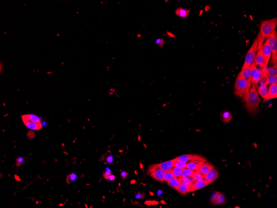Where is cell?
Returning <instances> with one entry per match:
<instances>
[{"instance_id":"cell-32","label":"cell","mask_w":277,"mask_h":208,"mask_svg":"<svg viewBox=\"0 0 277 208\" xmlns=\"http://www.w3.org/2000/svg\"><path fill=\"white\" fill-rule=\"evenodd\" d=\"M174 177V175H173V173H172V170L168 171V172H165V176H164V181L167 182V181H169L170 180H171Z\"/></svg>"},{"instance_id":"cell-13","label":"cell","mask_w":277,"mask_h":208,"mask_svg":"<svg viewBox=\"0 0 277 208\" xmlns=\"http://www.w3.org/2000/svg\"><path fill=\"white\" fill-rule=\"evenodd\" d=\"M277 84H275L271 85L269 88L268 94L266 98L263 100V102L277 98Z\"/></svg>"},{"instance_id":"cell-12","label":"cell","mask_w":277,"mask_h":208,"mask_svg":"<svg viewBox=\"0 0 277 208\" xmlns=\"http://www.w3.org/2000/svg\"><path fill=\"white\" fill-rule=\"evenodd\" d=\"M211 184V183L206 181L204 179L199 180L198 181L194 182L192 187H191L190 189L189 192L202 189V188L206 187V186Z\"/></svg>"},{"instance_id":"cell-6","label":"cell","mask_w":277,"mask_h":208,"mask_svg":"<svg viewBox=\"0 0 277 208\" xmlns=\"http://www.w3.org/2000/svg\"><path fill=\"white\" fill-rule=\"evenodd\" d=\"M173 160L174 163H177V162H180L182 163H186L187 164L190 162L195 161H199L203 162L204 163L208 161L205 158L200 155L191 154L182 155V156L176 157L173 159Z\"/></svg>"},{"instance_id":"cell-22","label":"cell","mask_w":277,"mask_h":208,"mask_svg":"<svg viewBox=\"0 0 277 208\" xmlns=\"http://www.w3.org/2000/svg\"><path fill=\"white\" fill-rule=\"evenodd\" d=\"M189 9H183L182 7L178 8L176 10L175 13L176 15L180 18H185L189 16L190 13Z\"/></svg>"},{"instance_id":"cell-42","label":"cell","mask_w":277,"mask_h":208,"mask_svg":"<svg viewBox=\"0 0 277 208\" xmlns=\"http://www.w3.org/2000/svg\"><path fill=\"white\" fill-rule=\"evenodd\" d=\"M166 33H167L168 35L170 37L172 38L176 37L175 35L174 34H173V33H171V32L167 31L166 32Z\"/></svg>"},{"instance_id":"cell-16","label":"cell","mask_w":277,"mask_h":208,"mask_svg":"<svg viewBox=\"0 0 277 208\" xmlns=\"http://www.w3.org/2000/svg\"><path fill=\"white\" fill-rule=\"evenodd\" d=\"M251 69L252 66L250 68H247L243 70H241L237 76L241 77L247 81L251 82Z\"/></svg>"},{"instance_id":"cell-2","label":"cell","mask_w":277,"mask_h":208,"mask_svg":"<svg viewBox=\"0 0 277 208\" xmlns=\"http://www.w3.org/2000/svg\"><path fill=\"white\" fill-rule=\"evenodd\" d=\"M277 25V18L262 20L261 21L259 32L260 34V40L258 44V51L262 46L265 39L268 38L271 33H273V31L275 30Z\"/></svg>"},{"instance_id":"cell-7","label":"cell","mask_w":277,"mask_h":208,"mask_svg":"<svg viewBox=\"0 0 277 208\" xmlns=\"http://www.w3.org/2000/svg\"><path fill=\"white\" fill-rule=\"evenodd\" d=\"M263 71L256 67L254 63H253L251 69V84L252 86H257L262 79Z\"/></svg>"},{"instance_id":"cell-26","label":"cell","mask_w":277,"mask_h":208,"mask_svg":"<svg viewBox=\"0 0 277 208\" xmlns=\"http://www.w3.org/2000/svg\"><path fill=\"white\" fill-rule=\"evenodd\" d=\"M184 169V168H180L179 167H173L172 170L174 177L179 178V179L181 178V175H182Z\"/></svg>"},{"instance_id":"cell-1","label":"cell","mask_w":277,"mask_h":208,"mask_svg":"<svg viewBox=\"0 0 277 208\" xmlns=\"http://www.w3.org/2000/svg\"><path fill=\"white\" fill-rule=\"evenodd\" d=\"M257 86H252L251 88L243 97L242 101L245 103V107L252 115L257 114L261 98L257 91Z\"/></svg>"},{"instance_id":"cell-31","label":"cell","mask_w":277,"mask_h":208,"mask_svg":"<svg viewBox=\"0 0 277 208\" xmlns=\"http://www.w3.org/2000/svg\"><path fill=\"white\" fill-rule=\"evenodd\" d=\"M181 183L186 184V185H193L194 183L193 177H187L180 178Z\"/></svg>"},{"instance_id":"cell-25","label":"cell","mask_w":277,"mask_h":208,"mask_svg":"<svg viewBox=\"0 0 277 208\" xmlns=\"http://www.w3.org/2000/svg\"><path fill=\"white\" fill-rule=\"evenodd\" d=\"M22 118L27 119V120H29L30 121L33 122L34 123L41 124L40 118H39V117L33 114L23 115L22 117Z\"/></svg>"},{"instance_id":"cell-28","label":"cell","mask_w":277,"mask_h":208,"mask_svg":"<svg viewBox=\"0 0 277 208\" xmlns=\"http://www.w3.org/2000/svg\"><path fill=\"white\" fill-rule=\"evenodd\" d=\"M195 171L191 170L189 169H184L181 178H187V177H193Z\"/></svg>"},{"instance_id":"cell-34","label":"cell","mask_w":277,"mask_h":208,"mask_svg":"<svg viewBox=\"0 0 277 208\" xmlns=\"http://www.w3.org/2000/svg\"><path fill=\"white\" fill-rule=\"evenodd\" d=\"M187 163L177 162L173 163V167H179L180 168H186Z\"/></svg>"},{"instance_id":"cell-11","label":"cell","mask_w":277,"mask_h":208,"mask_svg":"<svg viewBox=\"0 0 277 208\" xmlns=\"http://www.w3.org/2000/svg\"><path fill=\"white\" fill-rule=\"evenodd\" d=\"M264 59L263 56V47L262 46L260 49L257 52L256 57H255L254 63L256 67L263 71V65H264Z\"/></svg>"},{"instance_id":"cell-24","label":"cell","mask_w":277,"mask_h":208,"mask_svg":"<svg viewBox=\"0 0 277 208\" xmlns=\"http://www.w3.org/2000/svg\"><path fill=\"white\" fill-rule=\"evenodd\" d=\"M180 178L179 179V178L174 177L171 180H170L169 181H167V184L170 187H172L176 189L177 187H179V185L181 183Z\"/></svg>"},{"instance_id":"cell-23","label":"cell","mask_w":277,"mask_h":208,"mask_svg":"<svg viewBox=\"0 0 277 208\" xmlns=\"http://www.w3.org/2000/svg\"><path fill=\"white\" fill-rule=\"evenodd\" d=\"M257 91L258 94L261 95L263 99H265L268 94V89L267 86L265 84L260 86V87L257 88Z\"/></svg>"},{"instance_id":"cell-19","label":"cell","mask_w":277,"mask_h":208,"mask_svg":"<svg viewBox=\"0 0 277 208\" xmlns=\"http://www.w3.org/2000/svg\"><path fill=\"white\" fill-rule=\"evenodd\" d=\"M214 167L213 165L207 161L201 165L198 171L204 177Z\"/></svg>"},{"instance_id":"cell-10","label":"cell","mask_w":277,"mask_h":208,"mask_svg":"<svg viewBox=\"0 0 277 208\" xmlns=\"http://www.w3.org/2000/svg\"><path fill=\"white\" fill-rule=\"evenodd\" d=\"M148 173L149 174H150L151 176L157 181H160V182L164 181V178L165 172L163 170L157 169L148 171Z\"/></svg>"},{"instance_id":"cell-41","label":"cell","mask_w":277,"mask_h":208,"mask_svg":"<svg viewBox=\"0 0 277 208\" xmlns=\"http://www.w3.org/2000/svg\"><path fill=\"white\" fill-rule=\"evenodd\" d=\"M115 179V177L114 175H112L111 174L108 177V180H110V181H113Z\"/></svg>"},{"instance_id":"cell-38","label":"cell","mask_w":277,"mask_h":208,"mask_svg":"<svg viewBox=\"0 0 277 208\" xmlns=\"http://www.w3.org/2000/svg\"><path fill=\"white\" fill-rule=\"evenodd\" d=\"M23 158L22 157H19L18 158H17L16 160V166L18 167H20V165L22 163H23Z\"/></svg>"},{"instance_id":"cell-39","label":"cell","mask_w":277,"mask_h":208,"mask_svg":"<svg viewBox=\"0 0 277 208\" xmlns=\"http://www.w3.org/2000/svg\"><path fill=\"white\" fill-rule=\"evenodd\" d=\"M106 161L108 163H112V161H113V157H112V156H108L107 157L106 160Z\"/></svg>"},{"instance_id":"cell-30","label":"cell","mask_w":277,"mask_h":208,"mask_svg":"<svg viewBox=\"0 0 277 208\" xmlns=\"http://www.w3.org/2000/svg\"><path fill=\"white\" fill-rule=\"evenodd\" d=\"M204 177L198 170L195 171V173L193 176V180L194 182H195L199 180H203L204 179Z\"/></svg>"},{"instance_id":"cell-27","label":"cell","mask_w":277,"mask_h":208,"mask_svg":"<svg viewBox=\"0 0 277 208\" xmlns=\"http://www.w3.org/2000/svg\"><path fill=\"white\" fill-rule=\"evenodd\" d=\"M277 84V75L274 76L268 77L266 78L265 85L267 86L269 84Z\"/></svg>"},{"instance_id":"cell-43","label":"cell","mask_w":277,"mask_h":208,"mask_svg":"<svg viewBox=\"0 0 277 208\" xmlns=\"http://www.w3.org/2000/svg\"><path fill=\"white\" fill-rule=\"evenodd\" d=\"M136 197L137 198V199L142 198V195H141V194H140V193H139V194H138L137 195H136Z\"/></svg>"},{"instance_id":"cell-5","label":"cell","mask_w":277,"mask_h":208,"mask_svg":"<svg viewBox=\"0 0 277 208\" xmlns=\"http://www.w3.org/2000/svg\"><path fill=\"white\" fill-rule=\"evenodd\" d=\"M267 39L272 52L271 64L277 65V33L275 30Z\"/></svg>"},{"instance_id":"cell-36","label":"cell","mask_w":277,"mask_h":208,"mask_svg":"<svg viewBox=\"0 0 277 208\" xmlns=\"http://www.w3.org/2000/svg\"><path fill=\"white\" fill-rule=\"evenodd\" d=\"M164 42H165V41H164V38H160L157 39L156 43L159 48H163L164 47Z\"/></svg>"},{"instance_id":"cell-40","label":"cell","mask_w":277,"mask_h":208,"mask_svg":"<svg viewBox=\"0 0 277 208\" xmlns=\"http://www.w3.org/2000/svg\"><path fill=\"white\" fill-rule=\"evenodd\" d=\"M127 175H128V173L127 172H125V171L122 172L121 173V177L123 179H125Z\"/></svg>"},{"instance_id":"cell-33","label":"cell","mask_w":277,"mask_h":208,"mask_svg":"<svg viewBox=\"0 0 277 208\" xmlns=\"http://www.w3.org/2000/svg\"><path fill=\"white\" fill-rule=\"evenodd\" d=\"M219 194H220V192H217L212 194V195H211V199H210V202H211V204H215L216 200H217V198H218Z\"/></svg>"},{"instance_id":"cell-4","label":"cell","mask_w":277,"mask_h":208,"mask_svg":"<svg viewBox=\"0 0 277 208\" xmlns=\"http://www.w3.org/2000/svg\"><path fill=\"white\" fill-rule=\"evenodd\" d=\"M251 87V82L237 76L234 85L235 94L242 98L249 91Z\"/></svg>"},{"instance_id":"cell-20","label":"cell","mask_w":277,"mask_h":208,"mask_svg":"<svg viewBox=\"0 0 277 208\" xmlns=\"http://www.w3.org/2000/svg\"><path fill=\"white\" fill-rule=\"evenodd\" d=\"M204 163V162L199 161L190 162V163H187L186 168L189 169L193 171H198L201 165Z\"/></svg>"},{"instance_id":"cell-15","label":"cell","mask_w":277,"mask_h":208,"mask_svg":"<svg viewBox=\"0 0 277 208\" xmlns=\"http://www.w3.org/2000/svg\"><path fill=\"white\" fill-rule=\"evenodd\" d=\"M22 120L26 127L32 130H38L42 128L41 124L34 123L27 120V119H24V118H22Z\"/></svg>"},{"instance_id":"cell-8","label":"cell","mask_w":277,"mask_h":208,"mask_svg":"<svg viewBox=\"0 0 277 208\" xmlns=\"http://www.w3.org/2000/svg\"><path fill=\"white\" fill-rule=\"evenodd\" d=\"M263 53L264 56V62L263 65V70L267 68L268 66L269 62L271 59L272 52L271 48L269 45L268 41L267 39L265 43L263 45Z\"/></svg>"},{"instance_id":"cell-17","label":"cell","mask_w":277,"mask_h":208,"mask_svg":"<svg viewBox=\"0 0 277 208\" xmlns=\"http://www.w3.org/2000/svg\"><path fill=\"white\" fill-rule=\"evenodd\" d=\"M276 75H277V65H274L268 68H267L263 70V78H266L268 77Z\"/></svg>"},{"instance_id":"cell-29","label":"cell","mask_w":277,"mask_h":208,"mask_svg":"<svg viewBox=\"0 0 277 208\" xmlns=\"http://www.w3.org/2000/svg\"><path fill=\"white\" fill-rule=\"evenodd\" d=\"M226 202V198L222 193H220L216 200L215 204H223Z\"/></svg>"},{"instance_id":"cell-35","label":"cell","mask_w":277,"mask_h":208,"mask_svg":"<svg viewBox=\"0 0 277 208\" xmlns=\"http://www.w3.org/2000/svg\"><path fill=\"white\" fill-rule=\"evenodd\" d=\"M76 178L77 175L76 174L73 173V174H71L70 175L67 176L66 181H67L68 183L69 184L70 181H74L76 179Z\"/></svg>"},{"instance_id":"cell-44","label":"cell","mask_w":277,"mask_h":208,"mask_svg":"<svg viewBox=\"0 0 277 208\" xmlns=\"http://www.w3.org/2000/svg\"><path fill=\"white\" fill-rule=\"evenodd\" d=\"M15 179H16V180H17V181H20V178L18 176H17L16 175H15Z\"/></svg>"},{"instance_id":"cell-21","label":"cell","mask_w":277,"mask_h":208,"mask_svg":"<svg viewBox=\"0 0 277 208\" xmlns=\"http://www.w3.org/2000/svg\"><path fill=\"white\" fill-rule=\"evenodd\" d=\"M192 185H186V184L181 183L179 187H177L176 190L181 195H185L189 192L190 189Z\"/></svg>"},{"instance_id":"cell-37","label":"cell","mask_w":277,"mask_h":208,"mask_svg":"<svg viewBox=\"0 0 277 208\" xmlns=\"http://www.w3.org/2000/svg\"><path fill=\"white\" fill-rule=\"evenodd\" d=\"M111 174H111V170H107L106 171V172L103 173V176L105 180H108V177L110 175H111Z\"/></svg>"},{"instance_id":"cell-3","label":"cell","mask_w":277,"mask_h":208,"mask_svg":"<svg viewBox=\"0 0 277 208\" xmlns=\"http://www.w3.org/2000/svg\"><path fill=\"white\" fill-rule=\"evenodd\" d=\"M260 40V34L259 32L256 39L254 41L252 45L250 47V49L248 50L247 53L246 54L244 63L241 70H243L247 68H250L252 65L255 57H256V54L258 52V46Z\"/></svg>"},{"instance_id":"cell-9","label":"cell","mask_w":277,"mask_h":208,"mask_svg":"<svg viewBox=\"0 0 277 208\" xmlns=\"http://www.w3.org/2000/svg\"><path fill=\"white\" fill-rule=\"evenodd\" d=\"M173 163H174V162H173V160H172L163 162V163H159V164H155V165H152L150 166L148 171L158 169L163 170L165 172H168V171L171 170H172Z\"/></svg>"},{"instance_id":"cell-14","label":"cell","mask_w":277,"mask_h":208,"mask_svg":"<svg viewBox=\"0 0 277 208\" xmlns=\"http://www.w3.org/2000/svg\"><path fill=\"white\" fill-rule=\"evenodd\" d=\"M219 175L218 171L214 167L204 176V179L212 183L218 178Z\"/></svg>"},{"instance_id":"cell-18","label":"cell","mask_w":277,"mask_h":208,"mask_svg":"<svg viewBox=\"0 0 277 208\" xmlns=\"http://www.w3.org/2000/svg\"><path fill=\"white\" fill-rule=\"evenodd\" d=\"M221 120L225 124H228L233 118V115L230 111L228 110H224L221 112Z\"/></svg>"}]
</instances>
